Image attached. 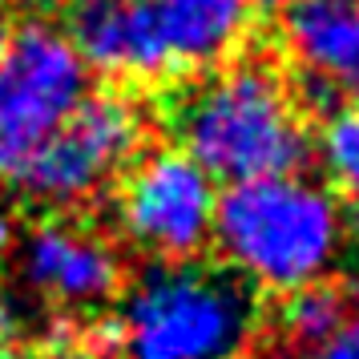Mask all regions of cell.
<instances>
[{
  "label": "cell",
  "instance_id": "4fadbf2b",
  "mask_svg": "<svg viewBox=\"0 0 359 359\" xmlns=\"http://www.w3.org/2000/svg\"><path fill=\"white\" fill-rule=\"evenodd\" d=\"M307 359H359V315H351L327 343L311 347Z\"/></svg>",
  "mask_w": 359,
  "mask_h": 359
},
{
  "label": "cell",
  "instance_id": "8992f818",
  "mask_svg": "<svg viewBox=\"0 0 359 359\" xmlns=\"http://www.w3.org/2000/svg\"><path fill=\"white\" fill-rule=\"evenodd\" d=\"M214 210L218 190L210 174L178 146L133 158L117 190V222L126 238L158 262L198 259V250L214 238Z\"/></svg>",
  "mask_w": 359,
  "mask_h": 359
},
{
  "label": "cell",
  "instance_id": "30bf717a",
  "mask_svg": "<svg viewBox=\"0 0 359 359\" xmlns=\"http://www.w3.org/2000/svg\"><path fill=\"white\" fill-rule=\"evenodd\" d=\"M170 69L226 57L246 29V0H154Z\"/></svg>",
  "mask_w": 359,
  "mask_h": 359
},
{
  "label": "cell",
  "instance_id": "7c38bea8",
  "mask_svg": "<svg viewBox=\"0 0 359 359\" xmlns=\"http://www.w3.org/2000/svg\"><path fill=\"white\" fill-rule=\"evenodd\" d=\"M319 154H323L327 178L335 182V194L359 218V105L327 117L319 133Z\"/></svg>",
  "mask_w": 359,
  "mask_h": 359
},
{
  "label": "cell",
  "instance_id": "8fae6325",
  "mask_svg": "<svg viewBox=\"0 0 359 359\" xmlns=\"http://www.w3.org/2000/svg\"><path fill=\"white\" fill-rule=\"evenodd\" d=\"M347 319H351V303H347V291L335 283H311L303 291L287 294L278 307V327L287 331V339L307 351L327 343Z\"/></svg>",
  "mask_w": 359,
  "mask_h": 359
},
{
  "label": "cell",
  "instance_id": "52a82bcc",
  "mask_svg": "<svg viewBox=\"0 0 359 359\" xmlns=\"http://www.w3.org/2000/svg\"><path fill=\"white\" fill-rule=\"evenodd\" d=\"M283 45L327 117L359 105V0H294L283 8Z\"/></svg>",
  "mask_w": 359,
  "mask_h": 359
},
{
  "label": "cell",
  "instance_id": "9c48e42d",
  "mask_svg": "<svg viewBox=\"0 0 359 359\" xmlns=\"http://www.w3.org/2000/svg\"><path fill=\"white\" fill-rule=\"evenodd\" d=\"M25 278L61 307H93L121 287V259L105 238L69 222H45L25 243Z\"/></svg>",
  "mask_w": 359,
  "mask_h": 359
},
{
  "label": "cell",
  "instance_id": "3957f363",
  "mask_svg": "<svg viewBox=\"0 0 359 359\" xmlns=\"http://www.w3.org/2000/svg\"><path fill=\"white\" fill-rule=\"evenodd\" d=\"M109 327L117 359H246L262 303L230 266L154 262L126 291Z\"/></svg>",
  "mask_w": 359,
  "mask_h": 359
},
{
  "label": "cell",
  "instance_id": "ba28073f",
  "mask_svg": "<svg viewBox=\"0 0 359 359\" xmlns=\"http://www.w3.org/2000/svg\"><path fill=\"white\" fill-rule=\"evenodd\" d=\"M61 33L85 69L114 77L170 73L154 0H69Z\"/></svg>",
  "mask_w": 359,
  "mask_h": 359
},
{
  "label": "cell",
  "instance_id": "277c9868",
  "mask_svg": "<svg viewBox=\"0 0 359 359\" xmlns=\"http://www.w3.org/2000/svg\"><path fill=\"white\" fill-rule=\"evenodd\" d=\"M89 97V69L49 20H20L0 33V182H17L25 162Z\"/></svg>",
  "mask_w": 359,
  "mask_h": 359
},
{
  "label": "cell",
  "instance_id": "2e32d148",
  "mask_svg": "<svg viewBox=\"0 0 359 359\" xmlns=\"http://www.w3.org/2000/svg\"><path fill=\"white\" fill-rule=\"evenodd\" d=\"M13 250V222L0 214V262H4V255Z\"/></svg>",
  "mask_w": 359,
  "mask_h": 359
},
{
  "label": "cell",
  "instance_id": "6da1fadb",
  "mask_svg": "<svg viewBox=\"0 0 359 359\" xmlns=\"http://www.w3.org/2000/svg\"><path fill=\"white\" fill-rule=\"evenodd\" d=\"M170 130L190 162L226 186L287 178L311 162L307 117L262 65H230L182 89Z\"/></svg>",
  "mask_w": 359,
  "mask_h": 359
},
{
  "label": "cell",
  "instance_id": "7a4b0ae2",
  "mask_svg": "<svg viewBox=\"0 0 359 359\" xmlns=\"http://www.w3.org/2000/svg\"><path fill=\"white\" fill-rule=\"evenodd\" d=\"M347 214L327 186L287 174L226 186L214 210V243L234 275L255 291L294 294L327 283L343 259Z\"/></svg>",
  "mask_w": 359,
  "mask_h": 359
},
{
  "label": "cell",
  "instance_id": "e0dca14e",
  "mask_svg": "<svg viewBox=\"0 0 359 359\" xmlns=\"http://www.w3.org/2000/svg\"><path fill=\"white\" fill-rule=\"evenodd\" d=\"M255 4H259V8H291L294 0H255Z\"/></svg>",
  "mask_w": 359,
  "mask_h": 359
},
{
  "label": "cell",
  "instance_id": "ac0fdd59",
  "mask_svg": "<svg viewBox=\"0 0 359 359\" xmlns=\"http://www.w3.org/2000/svg\"><path fill=\"white\" fill-rule=\"evenodd\" d=\"M25 4H36V8H57V4H61V8H65L69 0H25Z\"/></svg>",
  "mask_w": 359,
  "mask_h": 359
},
{
  "label": "cell",
  "instance_id": "9a60e30c",
  "mask_svg": "<svg viewBox=\"0 0 359 359\" xmlns=\"http://www.w3.org/2000/svg\"><path fill=\"white\" fill-rule=\"evenodd\" d=\"M45 359H93V355L85 351L81 343H73V347H57V351H49Z\"/></svg>",
  "mask_w": 359,
  "mask_h": 359
},
{
  "label": "cell",
  "instance_id": "5b68a950",
  "mask_svg": "<svg viewBox=\"0 0 359 359\" xmlns=\"http://www.w3.org/2000/svg\"><path fill=\"white\" fill-rule=\"evenodd\" d=\"M142 146V114L121 93H89L45 137L17 186L45 206H77L126 174Z\"/></svg>",
  "mask_w": 359,
  "mask_h": 359
},
{
  "label": "cell",
  "instance_id": "5bb4252c",
  "mask_svg": "<svg viewBox=\"0 0 359 359\" xmlns=\"http://www.w3.org/2000/svg\"><path fill=\"white\" fill-rule=\"evenodd\" d=\"M13 343H17V315H13V307L0 299V359H8Z\"/></svg>",
  "mask_w": 359,
  "mask_h": 359
}]
</instances>
